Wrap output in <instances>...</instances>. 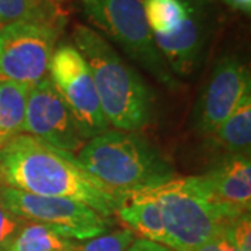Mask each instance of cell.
<instances>
[{
	"instance_id": "cell-20",
	"label": "cell",
	"mask_w": 251,
	"mask_h": 251,
	"mask_svg": "<svg viewBox=\"0 0 251 251\" xmlns=\"http://www.w3.org/2000/svg\"><path fill=\"white\" fill-rule=\"evenodd\" d=\"M225 237L240 251H251L250 214H244L234 219L225 230Z\"/></svg>"
},
{
	"instance_id": "cell-9",
	"label": "cell",
	"mask_w": 251,
	"mask_h": 251,
	"mask_svg": "<svg viewBox=\"0 0 251 251\" xmlns=\"http://www.w3.org/2000/svg\"><path fill=\"white\" fill-rule=\"evenodd\" d=\"M251 94L249 69L236 56L218 59L193 110V128L209 137Z\"/></svg>"
},
{
	"instance_id": "cell-13",
	"label": "cell",
	"mask_w": 251,
	"mask_h": 251,
	"mask_svg": "<svg viewBox=\"0 0 251 251\" xmlns=\"http://www.w3.org/2000/svg\"><path fill=\"white\" fill-rule=\"evenodd\" d=\"M115 215L134 236L162 246L168 244L161 206L147 188L119 194Z\"/></svg>"
},
{
	"instance_id": "cell-3",
	"label": "cell",
	"mask_w": 251,
	"mask_h": 251,
	"mask_svg": "<svg viewBox=\"0 0 251 251\" xmlns=\"http://www.w3.org/2000/svg\"><path fill=\"white\" fill-rule=\"evenodd\" d=\"M82 169L113 194L162 186L176 173L158 148L138 133L109 128L75 155Z\"/></svg>"
},
{
	"instance_id": "cell-1",
	"label": "cell",
	"mask_w": 251,
	"mask_h": 251,
	"mask_svg": "<svg viewBox=\"0 0 251 251\" xmlns=\"http://www.w3.org/2000/svg\"><path fill=\"white\" fill-rule=\"evenodd\" d=\"M3 186L80 201L105 218L116 212V194L92 179L75 155L27 134H18L0 150V187Z\"/></svg>"
},
{
	"instance_id": "cell-6",
	"label": "cell",
	"mask_w": 251,
	"mask_h": 251,
	"mask_svg": "<svg viewBox=\"0 0 251 251\" xmlns=\"http://www.w3.org/2000/svg\"><path fill=\"white\" fill-rule=\"evenodd\" d=\"M0 202L20 218L46 225L73 242H85L106 233L112 224L110 218L80 201L36 196L6 186L0 187Z\"/></svg>"
},
{
	"instance_id": "cell-18",
	"label": "cell",
	"mask_w": 251,
	"mask_h": 251,
	"mask_svg": "<svg viewBox=\"0 0 251 251\" xmlns=\"http://www.w3.org/2000/svg\"><path fill=\"white\" fill-rule=\"evenodd\" d=\"M147 23L153 35H169L187 16V0H143Z\"/></svg>"
},
{
	"instance_id": "cell-25",
	"label": "cell",
	"mask_w": 251,
	"mask_h": 251,
	"mask_svg": "<svg viewBox=\"0 0 251 251\" xmlns=\"http://www.w3.org/2000/svg\"><path fill=\"white\" fill-rule=\"evenodd\" d=\"M222 251H240L239 249H236L232 243H229L226 240V237H225L224 234V242H222Z\"/></svg>"
},
{
	"instance_id": "cell-16",
	"label": "cell",
	"mask_w": 251,
	"mask_h": 251,
	"mask_svg": "<svg viewBox=\"0 0 251 251\" xmlns=\"http://www.w3.org/2000/svg\"><path fill=\"white\" fill-rule=\"evenodd\" d=\"M29 88L28 85L0 80V150L21 134Z\"/></svg>"
},
{
	"instance_id": "cell-8",
	"label": "cell",
	"mask_w": 251,
	"mask_h": 251,
	"mask_svg": "<svg viewBox=\"0 0 251 251\" xmlns=\"http://www.w3.org/2000/svg\"><path fill=\"white\" fill-rule=\"evenodd\" d=\"M49 78L70 109L85 141L108 131L109 125L100 108L90 67L75 46L63 44L54 49Z\"/></svg>"
},
{
	"instance_id": "cell-14",
	"label": "cell",
	"mask_w": 251,
	"mask_h": 251,
	"mask_svg": "<svg viewBox=\"0 0 251 251\" xmlns=\"http://www.w3.org/2000/svg\"><path fill=\"white\" fill-rule=\"evenodd\" d=\"M212 147L226 155H250L251 94L243 99L230 116L209 135Z\"/></svg>"
},
{
	"instance_id": "cell-5",
	"label": "cell",
	"mask_w": 251,
	"mask_h": 251,
	"mask_svg": "<svg viewBox=\"0 0 251 251\" xmlns=\"http://www.w3.org/2000/svg\"><path fill=\"white\" fill-rule=\"evenodd\" d=\"M85 16L162 85H180L155 45L143 0H81Z\"/></svg>"
},
{
	"instance_id": "cell-19",
	"label": "cell",
	"mask_w": 251,
	"mask_h": 251,
	"mask_svg": "<svg viewBox=\"0 0 251 251\" xmlns=\"http://www.w3.org/2000/svg\"><path fill=\"white\" fill-rule=\"evenodd\" d=\"M135 236L130 229H119L85 242H73L70 251H127Z\"/></svg>"
},
{
	"instance_id": "cell-4",
	"label": "cell",
	"mask_w": 251,
	"mask_h": 251,
	"mask_svg": "<svg viewBox=\"0 0 251 251\" xmlns=\"http://www.w3.org/2000/svg\"><path fill=\"white\" fill-rule=\"evenodd\" d=\"M147 190L161 206L166 247L173 251H194L244 215L219 202L205 175L175 177Z\"/></svg>"
},
{
	"instance_id": "cell-27",
	"label": "cell",
	"mask_w": 251,
	"mask_h": 251,
	"mask_svg": "<svg viewBox=\"0 0 251 251\" xmlns=\"http://www.w3.org/2000/svg\"><path fill=\"white\" fill-rule=\"evenodd\" d=\"M0 28H1V25H0Z\"/></svg>"
},
{
	"instance_id": "cell-12",
	"label": "cell",
	"mask_w": 251,
	"mask_h": 251,
	"mask_svg": "<svg viewBox=\"0 0 251 251\" xmlns=\"http://www.w3.org/2000/svg\"><path fill=\"white\" fill-rule=\"evenodd\" d=\"M205 176L219 202L239 214L250 212V155H226L206 172Z\"/></svg>"
},
{
	"instance_id": "cell-23",
	"label": "cell",
	"mask_w": 251,
	"mask_h": 251,
	"mask_svg": "<svg viewBox=\"0 0 251 251\" xmlns=\"http://www.w3.org/2000/svg\"><path fill=\"white\" fill-rule=\"evenodd\" d=\"M222 242H224V234H219V236H216L215 239L206 242L202 246H200L194 251H222Z\"/></svg>"
},
{
	"instance_id": "cell-21",
	"label": "cell",
	"mask_w": 251,
	"mask_h": 251,
	"mask_svg": "<svg viewBox=\"0 0 251 251\" xmlns=\"http://www.w3.org/2000/svg\"><path fill=\"white\" fill-rule=\"evenodd\" d=\"M25 219L13 214L0 202V251H6Z\"/></svg>"
},
{
	"instance_id": "cell-7",
	"label": "cell",
	"mask_w": 251,
	"mask_h": 251,
	"mask_svg": "<svg viewBox=\"0 0 251 251\" xmlns=\"http://www.w3.org/2000/svg\"><path fill=\"white\" fill-rule=\"evenodd\" d=\"M60 31L45 23L0 28V80L32 87L46 78Z\"/></svg>"
},
{
	"instance_id": "cell-11",
	"label": "cell",
	"mask_w": 251,
	"mask_h": 251,
	"mask_svg": "<svg viewBox=\"0 0 251 251\" xmlns=\"http://www.w3.org/2000/svg\"><path fill=\"white\" fill-rule=\"evenodd\" d=\"M187 16L175 32L153 35L155 45L175 75L186 77L197 69L209 36V23L202 0H187Z\"/></svg>"
},
{
	"instance_id": "cell-26",
	"label": "cell",
	"mask_w": 251,
	"mask_h": 251,
	"mask_svg": "<svg viewBox=\"0 0 251 251\" xmlns=\"http://www.w3.org/2000/svg\"><path fill=\"white\" fill-rule=\"evenodd\" d=\"M202 1H211V0H202Z\"/></svg>"
},
{
	"instance_id": "cell-15",
	"label": "cell",
	"mask_w": 251,
	"mask_h": 251,
	"mask_svg": "<svg viewBox=\"0 0 251 251\" xmlns=\"http://www.w3.org/2000/svg\"><path fill=\"white\" fill-rule=\"evenodd\" d=\"M62 0H0V25L14 23H45L62 28Z\"/></svg>"
},
{
	"instance_id": "cell-24",
	"label": "cell",
	"mask_w": 251,
	"mask_h": 251,
	"mask_svg": "<svg viewBox=\"0 0 251 251\" xmlns=\"http://www.w3.org/2000/svg\"><path fill=\"white\" fill-rule=\"evenodd\" d=\"M227 6H230L232 9L239 10L243 13H250L251 10V0H224Z\"/></svg>"
},
{
	"instance_id": "cell-22",
	"label": "cell",
	"mask_w": 251,
	"mask_h": 251,
	"mask_svg": "<svg viewBox=\"0 0 251 251\" xmlns=\"http://www.w3.org/2000/svg\"><path fill=\"white\" fill-rule=\"evenodd\" d=\"M127 251H173L168 249L166 246H162L158 243L148 242V240H134L133 244L127 249Z\"/></svg>"
},
{
	"instance_id": "cell-2",
	"label": "cell",
	"mask_w": 251,
	"mask_h": 251,
	"mask_svg": "<svg viewBox=\"0 0 251 251\" xmlns=\"http://www.w3.org/2000/svg\"><path fill=\"white\" fill-rule=\"evenodd\" d=\"M73 41L90 67L109 127L131 133L147 127L152 119L153 97L140 73L92 28L75 25Z\"/></svg>"
},
{
	"instance_id": "cell-10",
	"label": "cell",
	"mask_w": 251,
	"mask_h": 251,
	"mask_svg": "<svg viewBox=\"0 0 251 251\" xmlns=\"http://www.w3.org/2000/svg\"><path fill=\"white\" fill-rule=\"evenodd\" d=\"M21 134L31 135L73 155L80 152L87 143L49 77L28 90Z\"/></svg>"
},
{
	"instance_id": "cell-17",
	"label": "cell",
	"mask_w": 251,
	"mask_h": 251,
	"mask_svg": "<svg viewBox=\"0 0 251 251\" xmlns=\"http://www.w3.org/2000/svg\"><path fill=\"white\" fill-rule=\"evenodd\" d=\"M72 243L46 225L25 221L6 251H70Z\"/></svg>"
}]
</instances>
